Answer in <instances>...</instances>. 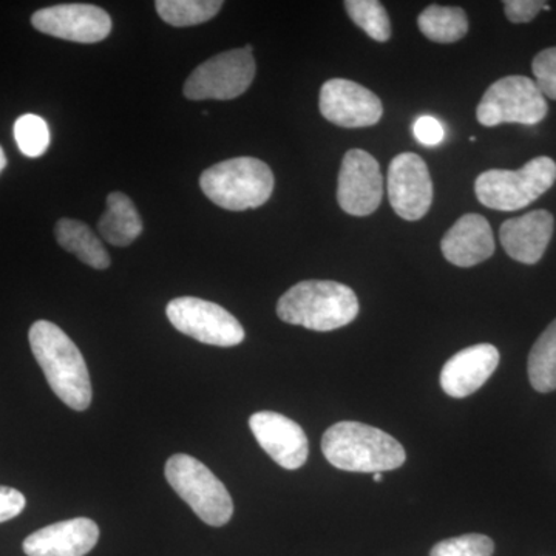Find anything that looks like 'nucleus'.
I'll return each mask as SVG.
<instances>
[{
    "instance_id": "f257e3e1",
    "label": "nucleus",
    "mask_w": 556,
    "mask_h": 556,
    "mask_svg": "<svg viewBox=\"0 0 556 556\" xmlns=\"http://www.w3.org/2000/svg\"><path fill=\"white\" fill-rule=\"evenodd\" d=\"M28 340L33 356L42 368L53 393L75 412H86L90 407L93 390L89 369L76 343L49 320L33 324Z\"/></svg>"
},
{
    "instance_id": "f03ea898",
    "label": "nucleus",
    "mask_w": 556,
    "mask_h": 556,
    "mask_svg": "<svg viewBox=\"0 0 556 556\" xmlns=\"http://www.w3.org/2000/svg\"><path fill=\"white\" fill-rule=\"evenodd\" d=\"M358 311L356 292L332 280L300 281L277 303V316L285 324L321 332L346 327Z\"/></svg>"
},
{
    "instance_id": "7ed1b4c3",
    "label": "nucleus",
    "mask_w": 556,
    "mask_h": 556,
    "mask_svg": "<svg viewBox=\"0 0 556 556\" xmlns=\"http://www.w3.org/2000/svg\"><path fill=\"white\" fill-rule=\"evenodd\" d=\"M321 452L331 466L357 473H382L404 466L407 455L401 442L361 422H339L321 439Z\"/></svg>"
},
{
    "instance_id": "20e7f679",
    "label": "nucleus",
    "mask_w": 556,
    "mask_h": 556,
    "mask_svg": "<svg viewBox=\"0 0 556 556\" xmlns=\"http://www.w3.org/2000/svg\"><path fill=\"white\" fill-rule=\"evenodd\" d=\"M200 188L212 203L241 212L263 206L273 195L274 174L265 161L240 156L208 167Z\"/></svg>"
},
{
    "instance_id": "39448f33",
    "label": "nucleus",
    "mask_w": 556,
    "mask_h": 556,
    "mask_svg": "<svg viewBox=\"0 0 556 556\" xmlns=\"http://www.w3.org/2000/svg\"><path fill=\"white\" fill-rule=\"evenodd\" d=\"M555 181V161L548 156H538L518 170L484 172L475 182V193L485 207L514 212L540 199Z\"/></svg>"
},
{
    "instance_id": "423d86ee",
    "label": "nucleus",
    "mask_w": 556,
    "mask_h": 556,
    "mask_svg": "<svg viewBox=\"0 0 556 556\" xmlns=\"http://www.w3.org/2000/svg\"><path fill=\"white\" fill-rule=\"evenodd\" d=\"M167 482L201 521L212 527L228 525L233 503L225 484L195 457L179 453L164 468Z\"/></svg>"
},
{
    "instance_id": "0eeeda50",
    "label": "nucleus",
    "mask_w": 556,
    "mask_h": 556,
    "mask_svg": "<svg viewBox=\"0 0 556 556\" xmlns=\"http://www.w3.org/2000/svg\"><path fill=\"white\" fill-rule=\"evenodd\" d=\"M548 105L535 80L526 76H506L486 89L479 102V124L495 127L500 124L517 123L535 126L546 118Z\"/></svg>"
},
{
    "instance_id": "6e6552de",
    "label": "nucleus",
    "mask_w": 556,
    "mask_h": 556,
    "mask_svg": "<svg viewBox=\"0 0 556 556\" xmlns=\"http://www.w3.org/2000/svg\"><path fill=\"white\" fill-rule=\"evenodd\" d=\"M252 47L225 51L199 65L185 84V97L192 101H228L239 98L255 78Z\"/></svg>"
},
{
    "instance_id": "1a4fd4ad",
    "label": "nucleus",
    "mask_w": 556,
    "mask_h": 556,
    "mask_svg": "<svg viewBox=\"0 0 556 556\" xmlns=\"http://www.w3.org/2000/svg\"><path fill=\"white\" fill-rule=\"evenodd\" d=\"M166 314L179 332L197 342L230 348L240 345L244 340L240 321L217 303L199 298H179L172 300Z\"/></svg>"
},
{
    "instance_id": "9d476101",
    "label": "nucleus",
    "mask_w": 556,
    "mask_h": 556,
    "mask_svg": "<svg viewBox=\"0 0 556 556\" xmlns=\"http://www.w3.org/2000/svg\"><path fill=\"white\" fill-rule=\"evenodd\" d=\"M383 177L375 156L361 149L345 153L339 172V206L353 217H367L382 203Z\"/></svg>"
},
{
    "instance_id": "9b49d317",
    "label": "nucleus",
    "mask_w": 556,
    "mask_h": 556,
    "mask_svg": "<svg viewBox=\"0 0 556 556\" xmlns=\"http://www.w3.org/2000/svg\"><path fill=\"white\" fill-rule=\"evenodd\" d=\"M388 199L399 217L416 222L433 203V181L426 161L416 153H401L388 169Z\"/></svg>"
},
{
    "instance_id": "f8f14e48",
    "label": "nucleus",
    "mask_w": 556,
    "mask_h": 556,
    "mask_svg": "<svg viewBox=\"0 0 556 556\" xmlns=\"http://www.w3.org/2000/svg\"><path fill=\"white\" fill-rule=\"evenodd\" d=\"M31 24L43 35L78 43L101 42L112 31L108 11L89 3H64L36 11Z\"/></svg>"
},
{
    "instance_id": "ddd939ff",
    "label": "nucleus",
    "mask_w": 556,
    "mask_h": 556,
    "mask_svg": "<svg viewBox=\"0 0 556 556\" xmlns=\"http://www.w3.org/2000/svg\"><path fill=\"white\" fill-rule=\"evenodd\" d=\"M318 104L324 118L343 129L375 126L383 115L379 97L350 79L327 80L321 87Z\"/></svg>"
},
{
    "instance_id": "4468645a",
    "label": "nucleus",
    "mask_w": 556,
    "mask_h": 556,
    "mask_svg": "<svg viewBox=\"0 0 556 556\" xmlns=\"http://www.w3.org/2000/svg\"><path fill=\"white\" fill-rule=\"evenodd\" d=\"M252 434L270 459L287 470L305 466L309 455L308 438L294 420L274 412H260L249 419Z\"/></svg>"
},
{
    "instance_id": "2eb2a0df",
    "label": "nucleus",
    "mask_w": 556,
    "mask_h": 556,
    "mask_svg": "<svg viewBox=\"0 0 556 556\" xmlns=\"http://www.w3.org/2000/svg\"><path fill=\"white\" fill-rule=\"evenodd\" d=\"M100 540V527L89 518H73L43 527L24 541L27 556H86Z\"/></svg>"
},
{
    "instance_id": "dca6fc26",
    "label": "nucleus",
    "mask_w": 556,
    "mask_h": 556,
    "mask_svg": "<svg viewBox=\"0 0 556 556\" xmlns=\"http://www.w3.org/2000/svg\"><path fill=\"white\" fill-rule=\"evenodd\" d=\"M500 365V351L490 343L468 346L447 361L441 387L448 396L463 399L477 393Z\"/></svg>"
},
{
    "instance_id": "f3484780",
    "label": "nucleus",
    "mask_w": 556,
    "mask_h": 556,
    "mask_svg": "<svg viewBox=\"0 0 556 556\" xmlns=\"http://www.w3.org/2000/svg\"><path fill=\"white\" fill-rule=\"evenodd\" d=\"M554 215L544 208L510 218L500 229V240L508 257L525 265H535L554 236Z\"/></svg>"
},
{
    "instance_id": "a211bd4d",
    "label": "nucleus",
    "mask_w": 556,
    "mask_h": 556,
    "mask_svg": "<svg viewBox=\"0 0 556 556\" xmlns=\"http://www.w3.org/2000/svg\"><path fill=\"white\" fill-rule=\"evenodd\" d=\"M442 254L452 265L471 268L495 254V237L482 215H463L441 241Z\"/></svg>"
},
{
    "instance_id": "6ab92c4d",
    "label": "nucleus",
    "mask_w": 556,
    "mask_h": 556,
    "mask_svg": "<svg viewBox=\"0 0 556 556\" xmlns=\"http://www.w3.org/2000/svg\"><path fill=\"white\" fill-rule=\"evenodd\" d=\"M102 239L113 247H129L141 236L142 219L134 201L123 192H112L108 197V207L98 223Z\"/></svg>"
},
{
    "instance_id": "aec40b11",
    "label": "nucleus",
    "mask_w": 556,
    "mask_h": 556,
    "mask_svg": "<svg viewBox=\"0 0 556 556\" xmlns=\"http://www.w3.org/2000/svg\"><path fill=\"white\" fill-rule=\"evenodd\" d=\"M58 243L76 255L80 262L93 269H108L110 260L102 241L94 236L89 226L84 225L78 219L62 218L58 222L56 229Z\"/></svg>"
},
{
    "instance_id": "412c9836",
    "label": "nucleus",
    "mask_w": 556,
    "mask_h": 556,
    "mask_svg": "<svg viewBox=\"0 0 556 556\" xmlns=\"http://www.w3.org/2000/svg\"><path fill=\"white\" fill-rule=\"evenodd\" d=\"M417 25L426 38L438 43L457 42L468 33L466 11L457 7H427L420 13Z\"/></svg>"
},
{
    "instance_id": "4be33fe9",
    "label": "nucleus",
    "mask_w": 556,
    "mask_h": 556,
    "mask_svg": "<svg viewBox=\"0 0 556 556\" xmlns=\"http://www.w3.org/2000/svg\"><path fill=\"white\" fill-rule=\"evenodd\" d=\"M530 386L540 393L556 390V318L538 338L529 354Z\"/></svg>"
},
{
    "instance_id": "5701e85b",
    "label": "nucleus",
    "mask_w": 556,
    "mask_h": 556,
    "mask_svg": "<svg viewBox=\"0 0 556 556\" xmlns=\"http://www.w3.org/2000/svg\"><path fill=\"white\" fill-rule=\"evenodd\" d=\"M161 20L172 27H192L217 16L219 0H159L155 3Z\"/></svg>"
},
{
    "instance_id": "b1692460",
    "label": "nucleus",
    "mask_w": 556,
    "mask_h": 556,
    "mask_svg": "<svg viewBox=\"0 0 556 556\" xmlns=\"http://www.w3.org/2000/svg\"><path fill=\"white\" fill-rule=\"evenodd\" d=\"M346 13L351 21L362 28L369 38L387 42L391 38V22L386 7L378 0H348Z\"/></svg>"
},
{
    "instance_id": "393cba45",
    "label": "nucleus",
    "mask_w": 556,
    "mask_h": 556,
    "mask_svg": "<svg viewBox=\"0 0 556 556\" xmlns=\"http://www.w3.org/2000/svg\"><path fill=\"white\" fill-rule=\"evenodd\" d=\"M14 139L25 156L38 159L50 146V129L38 115H24L14 123Z\"/></svg>"
},
{
    "instance_id": "a878e982",
    "label": "nucleus",
    "mask_w": 556,
    "mask_h": 556,
    "mask_svg": "<svg viewBox=\"0 0 556 556\" xmlns=\"http://www.w3.org/2000/svg\"><path fill=\"white\" fill-rule=\"evenodd\" d=\"M495 544L489 536L470 533L441 541L431 548L430 556H492Z\"/></svg>"
},
{
    "instance_id": "bb28decb",
    "label": "nucleus",
    "mask_w": 556,
    "mask_h": 556,
    "mask_svg": "<svg viewBox=\"0 0 556 556\" xmlns=\"http://www.w3.org/2000/svg\"><path fill=\"white\" fill-rule=\"evenodd\" d=\"M532 72L538 89L544 98L556 101V47L536 54Z\"/></svg>"
},
{
    "instance_id": "cd10ccee",
    "label": "nucleus",
    "mask_w": 556,
    "mask_h": 556,
    "mask_svg": "<svg viewBox=\"0 0 556 556\" xmlns=\"http://www.w3.org/2000/svg\"><path fill=\"white\" fill-rule=\"evenodd\" d=\"M543 10H551L548 3L543 0H507L504 2L507 20L514 24H527L538 16Z\"/></svg>"
},
{
    "instance_id": "c85d7f7f",
    "label": "nucleus",
    "mask_w": 556,
    "mask_h": 556,
    "mask_svg": "<svg viewBox=\"0 0 556 556\" xmlns=\"http://www.w3.org/2000/svg\"><path fill=\"white\" fill-rule=\"evenodd\" d=\"M413 134L417 141L424 146H438L444 141L445 129L441 121L433 118V116H420L416 119L413 126Z\"/></svg>"
},
{
    "instance_id": "c756f323",
    "label": "nucleus",
    "mask_w": 556,
    "mask_h": 556,
    "mask_svg": "<svg viewBox=\"0 0 556 556\" xmlns=\"http://www.w3.org/2000/svg\"><path fill=\"white\" fill-rule=\"evenodd\" d=\"M25 504L27 501L20 490L0 485V525L21 515Z\"/></svg>"
},
{
    "instance_id": "7c9ffc66",
    "label": "nucleus",
    "mask_w": 556,
    "mask_h": 556,
    "mask_svg": "<svg viewBox=\"0 0 556 556\" xmlns=\"http://www.w3.org/2000/svg\"><path fill=\"white\" fill-rule=\"evenodd\" d=\"M5 166H7L5 152H3V149L0 148V174H2V170L5 169Z\"/></svg>"
},
{
    "instance_id": "2f4dec72",
    "label": "nucleus",
    "mask_w": 556,
    "mask_h": 556,
    "mask_svg": "<svg viewBox=\"0 0 556 556\" xmlns=\"http://www.w3.org/2000/svg\"><path fill=\"white\" fill-rule=\"evenodd\" d=\"M372 479H375V482H378V484H379V482H382V479H383L382 473H375V478H372Z\"/></svg>"
}]
</instances>
